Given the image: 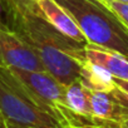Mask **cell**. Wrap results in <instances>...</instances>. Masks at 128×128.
<instances>
[{"mask_svg": "<svg viewBox=\"0 0 128 128\" xmlns=\"http://www.w3.org/2000/svg\"><path fill=\"white\" fill-rule=\"evenodd\" d=\"M68 10L89 44L128 59V28L97 0H55Z\"/></svg>", "mask_w": 128, "mask_h": 128, "instance_id": "2", "label": "cell"}, {"mask_svg": "<svg viewBox=\"0 0 128 128\" xmlns=\"http://www.w3.org/2000/svg\"><path fill=\"white\" fill-rule=\"evenodd\" d=\"M13 80L43 109L56 116L66 124H74L72 113L64 106V86L50 73L6 68Z\"/></svg>", "mask_w": 128, "mask_h": 128, "instance_id": "4", "label": "cell"}, {"mask_svg": "<svg viewBox=\"0 0 128 128\" xmlns=\"http://www.w3.org/2000/svg\"><path fill=\"white\" fill-rule=\"evenodd\" d=\"M122 126H124L126 128H128V119H127V120H126L124 123H122Z\"/></svg>", "mask_w": 128, "mask_h": 128, "instance_id": "17", "label": "cell"}, {"mask_svg": "<svg viewBox=\"0 0 128 128\" xmlns=\"http://www.w3.org/2000/svg\"><path fill=\"white\" fill-rule=\"evenodd\" d=\"M112 128H126V127L122 126V124H118V126H114V127H112Z\"/></svg>", "mask_w": 128, "mask_h": 128, "instance_id": "16", "label": "cell"}, {"mask_svg": "<svg viewBox=\"0 0 128 128\" xmlns=\"http://www.w3.org/2000/svg\"><path fill=\"white\" fill-rule=\"evenodd\" d=\"M89 93L93 119L97 126L112 128L128 119V100L117 87L112 92L89 89Z\"/></svg>", "mask_w": 128, "mask_h": 128, "instance_id": "6", "label": "cell"}, {"mask_svg": "<svg viewBox=\"0 0 128 128\" xmlns=\"http://www.w3.org/2000/svg\"><path fill=\"white\" fill-rule=\"evenodd\" d=\"M0 68L45 70L33 46L9 25L0 22ZM46 72V70H45Z\"/></svg>", "mask_w": 128, "mask_h": 128, "instance_id": "5", "label": "cell"}, {"mask_svg": "<svg viewBox=\"0 0 128 128\" xmlns=\"http://www.w3.org/2000/svg\"><path fill=\"white\" fill-rule=\"evenodd\" d=\"M9 26L20 34L39 55L43 66L64 87L80 77L87 62L86 44L56 30L42 14L39 5L23 12L8 10Z\"/></svg>", "mask_w": 128, "mask_h": 128, "instance_id": "1", "label": "cell"}, {"mask_svg": "<svg viewBox=\"0 0 128 128\" xmlns=\"http://www.w3.org/2000/svg\"><path fill=\"white\" fill-rule=\"evenodd\" d=\"M102 5L108 8L112 13L117 15V18L128 28V4L122 3L118 0H97Z\"/></svg>", "mask_w": 128, "mask_h": 128, "instance_id": "11", "label": "cell"}, {"mask_svg": "<svg viewBox=\"0 0 128 128\" xmlns=\"http://www.w3.org/2000/svg\"><path fill=\"white\" fill-rule=\"evenodd\" d=\"M0 4H2V0H0Z\"/></svg>", "mask_w": 128, "mask_h": 128, "instance_id": "19", "label": "cell"}, {"mask_svg": "<svg viewBox=\"0 0 128 128\" xmlns=\"http://www.w3.org/2000/svg\"><path fill=\"white\" fill-rule=\"evenodd\" d=\"M84 54L88 62L102 67L114 78L128 80V59L123 55L89 43L86 44Z\"/></svg>", "mask_w": 128, "mask_h": 128, "instance_id": "9", "label": "cell"}, {"mask_svg": "<svg viewBox=\"0 0 128 128\" xmlns=\"http://www.w3.org/2000/svg\"><path fill=\"white\" fill-rule=\"evenodd\" d=\"M113 80H114V84L116 87L123 93L124 98L128 100V80H123V79H119V78H114L113 77Z\"/></svg>", "mask_w": 128, "mask_h": 128, "instance_id": "13", "label": "cell"}, {"mask_svg": "<svg viewBox=\"0 0 128 128\" xmlns=\"http://www.w3.org/2000/svg\"><path fill=\"white\" fill-rule=\"evenodd\" d=\"M0 128H6L5 127V120H4V117H3V113H2V109H0Z\"/></svg>", "mask_w": 128, "mask_h": 128, "instance_id": "15", "label": "cell"}, {"mask_svg": "<svg viewBox=\"0 0 128 128\" xmlns=\"http://www.w3.org/2000/svg\"><path fill=\"white\" fill-rule=\"evenodd\" d=\"M62 128H107V127H98V126H89V124H66Z\"/></svg>", "mask_w": 128, "mask_h": 128, "instance_id": "14", "label": "cell"}, {"mask_svg": "<svg viewBox=\"0 0 128 128\" xmlns=\"http://www.w3.org/2000/svg\"><path fill=\"white\" fill-rule=\"evenodd\" d=\"M118 2H122V3H127L128 4V0H118Z\"/></svg>", "mask_w": 128, "mask_h": 128, "instance_id": "18", "label": "cell"}, {"mask_svg": "<svg viewBox=\"0 0 128 128\" xmlns=\"http://www.w3.org/2000/svg\"><path fill=\"white\" fill-rule=\"evenodd\" d=\"M64 106L72 113L74 124L97 126L93 119L89 89L79 79L64 87Z\"/></svg>", "mask_w": 128, "mask_h": 128, "instance_id": "7", "label": "cell"}, {"mask_svg": "<svg viewBox=\"0 0 128 128\" xmlns=\"http://www.w3.org/2000/svg\"><path fill=\"white\" fill-rule=\"evenodd\" d=\"M43 16L60 33L79 43L87 44V39L78 26L72 14L64 9L55 0H40L38 3Z\"/></svg>", "mask_w": 128, "mask_h": 128, "instance_id": "8", "label": "cell"}, {"mask_svg": "<svg viewBox=\"0 0 128 128\" xmlns=\"http://www.w3.org/2000/svg\"><path fill=\"white\" fill-rule=\"evenodd\" d=\"M40 0H2V4L5 6V10L12 12H23L33 9L38 5Z\"/></svg>", "mask_w": 128, "mask_h": 128, "instance_id": "12", "label": "cell"}, {"mask_svg": "<svg viewBox=\"0 0 128 128\" xmlns=\"http://www.w3.org/2000/svg\"><path fill=\"white\" fill-rule=\"evenodd\" d=\"M79 80L90 90L112 92L116 88L113 76L109 74L102 67L93 64L88 60L82 64Z\"/></svg>", "mask_w": 128, "mask_h": 128, "instance_id": "10", "label": "cell"}, {"mask_svg": "<svg viewBox=\"0 0 128 128\" xmlns=\"http://www.w3.org/2000/svg\"><path fill=\"white\" fill-rule=\"evenodd\" d=\"M0 109L6 128H62V119L38 106L12 78L6 68H0Z\"/></svg>", "mask_w": 128, "mask_h": 128, "instance_id": "3", "label": "cell"}]
</instances>
